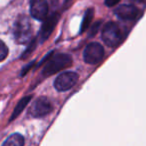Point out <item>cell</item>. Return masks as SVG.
<instances>
[{
    "instance_id": "cell-1",
    "label": "cell",
    "mask_w": 146,
    "mask_h": 146,
    "mask_svg": "<svg viewBox=\"0 0 146 146\" xmlns=\"http://www.w3.org/2000/svg\"><path fill=\"white\" fill-rule=\"evenodd\" d=\"M71 64H72V58L70 55L59 53V54H56L51 58H49V60L47 61L44 68H43L42 74L44 76L53 75L55 73L63 70L64 68L69 67Z\"/></svg>"
},
{
    "instance_id": "cell-2",
    "label": "cell",
    "mask_w": 146,
    "mask_h": 146,
    "mask_svg": "<svg viewBox=\"0 0 146 146\" xmlns=\"http://www.w3.org/2000/svg\"><path fill=\"white\" fill-rule=\"evenodd\" d=\"M32 33L33 29L30 19L26 16L19 17L14 24V37L17 42L25 44L31 41Z\"/></svg>"
},
{
    "instance_id": "cell-3",
    "label": "cell",
    "mask_w": 146,
    "mask_h": 146,
    "mask_svg": "<svg viewBox=\"0 0 146 146\" xmlns=\"http://www.w3.org/2000/svg\"><path fill=\"white\" fill-rule=\"evenodd\" d=\"M123 38L121 29L116 23L108 22L104 25L102 30V39L109 47H116Z\"/></svg>"
},
{
    "instance_id": "cell-4",
    "label": "cell",
    "mask_w": 146,
    "mask_h": 146,
    "mask_svg": "<svg viewBox=\"0 0 146 146\" xmlns=\"http://www.w3.org/2000/svg\"><path fill=\"white\" fill-rule=\"evenodd\" d=\"M78 80V75L72 71H66L59 74L54 81V87L58 91H67L75 85Z\"/></svg>"
},
{
    "instance_id": "cell-5",
    "label": "cell",
    "mask_w": 146,
    "mask_h": 146,
    "mask_svg": "<svg viewBox=\"0 0 146 146\" xmlns=\"http://www.w3.org/2000/svg\"><path fill=\"white\" fill-rule=\"evenodd\" d=\"M104 56L103 47L99 43H90L85 47L83 52V59L88 64H97Z\"/></svg>"
},
{
    "instance_id": "cell-6",
    "label": "cell",
    "mask_w": 146,
    "mask_h": 146,
    "mask_svg": "<svg viewBox=\"0 0 146 146\" xmlns=\"http://www.w3.org/2000/svg\"><path fill=\"white\" fill-rule=\"evenodd\" d=\"M52 110V103L46 97H39L36 99L29 108V114L35 118L42 117Z\"/></svg>"
},
{
    "instance_id": "cell-7",
    "label": "cell",
    "mask_w": 146,
    "mask_h": 146,
    "mask_svg": "<svg viewBox=\"0 0 146 146\" xmlns=\"http://www.w3.org/2000/svg\"><path fill=\"white\" fill-rule=\"evenodd\" d=\"M31 16L36 20H44L48 15L47 0H30Z\"/></svg>"
},
{
    "instance_id": "cell-8",
    "label": "cell",
    "mask_w": 146,
    "mask_h": 146,
    "mask_svg": "<svg viewBox=\"0 0 146 146\" xmlns=\"http://www.w3.org/2000/svg\"><path fill=\"white\" fill-rule=\"evenodd\" d=\"M115 14L123 20H133L139 14V11L135 6L130 4H123L115 9Z\"/></svg>"
},
{
    "instance_id": "cell-9",
    "label": "cell",
    "mask_w": 146,
    "mask_h": 146,
    "mask_svg": "<svg viewBox=\"0 0 146 146\" xmlns=\"http://www.w3.org/2000/svg\"><path fill=\"white\" fill-rule=\"evenodd\" d=\"M59 20V14L58 13H53L50 16H48L45 19L44 23H43L42 27H41V31H40V35H41V39L45 40L47 39L50 34L52 33L53 29L55 28L57 22Z\"/></svg>"
},
{
    "instance_id": "cell-10",
    "label": "cell",
    "mask_w": 146,
    "mask_h": 146,
    "mask_svg": "<svg viewBox=\"0 0 146 146\" xmlns=\"http://www.w3.org/2000/svg\"><path fill=\"white\" fill-rule=\"evenodd\" d=\"M23 145H24V138L19 133H14L12 135H10L2 144V146H23Z\"/></svg>"
},
{
    "instance_id": "cell-11",
    "label": "cell",
    "mask_w": 146,
    "mask_h": 146,
    "mask_svg": "<svg viewBox=\"0 0 146 146\" xmlns=\"http://www.w3.org/2000/svg\"><path fill=\"white\" fill-rule=\"evenodd\" d=\"M30 100H31V96H26V97H23L22 99L18 102V104L16 105V107H15L14 111H13V113H12V116H11V118H10V121L14 119V118H16L17 116L23 111V109L26 107V105L28 104V102L30 101Z\"/></svg>"
},
{
    "instance_id": "cell-12",
    "label": "cell",
    "mask_w": 146,
    "mask_h": 146,
    "mask_svg": "<svg viewBox=\"0 0 146 146\" xmlns=\"http://www.w3.org/2000/svg\"><path fill=\"white\" fill-rule=\"evenodd\" d=\"M93 14H94V11L93 9H88L87 11L85 12L83 17V21H82V25H81V29H80V32L83 33L86 29L89 27L90 23H91V20L93 18Z\"/></svg>"
},
{
    "instance_id": "cell-13",
    "label": "cell",
    "mask_w": 146,
    "mask_h": 146,
    "mask_svg": "<svg viewBox=\"0 0 146 146\" xmlns=\"http://www.w3.org/2000/svg\"><path fill=\"white\" fill-rule=\"evenodd\" d=\"M7 55H8V48L3 41L0 40V62L4 60L7 57Z\"/></svg>"
},
{
    "instance_id": "cell-14",
    "label": "cell",
    "mask_w": 146,
    "mask_h": 146,
    "mask_svg": "<svg viewBox=\"0 0 146 146\" xmlns=\"http://www.w3.org/2000/svg\"><path fill=\"white\" fill-rule=\"evenodd\" d=\"M120 0H105V5L108 7H112L114 5H116Z\"/></svg>"
},
{
    "instance_id": "cell-15",
    "label": "cell",
    "mask_w": 146,
    "mask_h": 146,
    "mask_svg": "<svg viewBox=\"0 0 146 146\" xmlns=\"http://www.w3.org/2000/svg\"><path fill=\"white\" fill-rule=\"evenodd\" d=\"M99 24H100V22H97L96 24L93 25L91 31H90V36H93L94 34H96V32H97V30H98V27H99Z\"/></svg>"
},
{
    "instance_id": "cell-16",
    "label": "cell",
    "mask_w": 146,
    "mask_h": 146,
    "mask_svg": "<svg viewBox=\"0 0 146 146\" xmlns=\"http://www.w3.org/2000/svg\"><path fill=\"white\" fill-rule=\"evenodd\" d=\"M51 1V3H52V4H55V3H57V1H58V0H50Z\"/></svg>"
},
{
    "instance_id": "cell-17",
    "label": "cell",
    "mask_w": 146,
    "mask_h": 146,
    "mask_svg": "<svg viewBox=\"0 0 146 146\" xmlns=\"http://www.w3.org/2000/svg\"><path fill=\"white\" fill-rule=\"evenodd\" d=\"M135 1H141V0H135Z\"/></svg>"
}]
</instances>
